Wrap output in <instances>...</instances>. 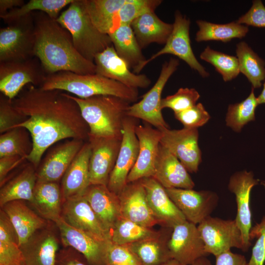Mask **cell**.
Wrapping results in <instances>:
<instances>
[{"label":"cell","instance_id":"cell-55","mask_svg":"<svg viewBox=\"0 0 265 265\" xmlns=\"http://www.w3.org/2000/svg\"><path fill=\"white\" fill-rule=\"evenodd\" d=\"M257 99L259 105L265 104V80L263 84V89Z\"/></svg>","mask_w":265,"mask_h":265},{"label":"cell","instance_id":"cell-18","mask_svg":"<svg viewBox=\"0 0 265 265\" xmlns=\"http://www.w3.org/2000/svg\"><path fill=\"white\" fill-rule=\"evenodd\" d=\"M135 132L139 152L137 160L128 175L127 184L153 176L161 137L159 130L148 125H137Z\"/></svg>","mask_w":265,"mask_h":265},{"label":"cell","instance_id":"cell-29","mask_svg":"<svg viewBox=\"0 0 265 265\" xmlns=\"http://www.w3.org/2000/svg\"><path fill=\"white\" fill-rule=\"evenodd\" d=\"M131 26L141 49L151 43L165 44L173 28V24L162 21L155 12L139 16Z\"/></svg>","mask_w":265,"mask_h":265},{"label":"cell","instance_id":"cell-39","mask_svg":"<svg viewBox=\"0 0 265 265\" xmlns=\"http://www.w3.org/2000/svg\"><path fill=\"white\" fill-rule=\"evenodd\" d=\"M32 147L31 134L24 127H17L0 135V158L19 156L27 159Z\"/></svg>","mask_w":265,"mask_h":265},{"label":"cell","instance_id":"cell-3","mask_svg":"<svg viewBox=\"0 0 265 265\" xmlns=\"http://www.w3.org/2000/svg\"><path fill=\"white\" fill-rule=\"evenodd\" d=\"M69 95L78 104L89 128V135L122 139L123 124L128 116L130 102L112 95H98L86 99Z\"/></svg>","mask_w":265,"mask_h":265},{"label":"cell","instance_id":"cell-19","mask_svg":"<svg viewBox=\"0 0 265 265\" xmlns=\"http://www.w3.org/2000/svg\"><path fill=\"white\" fill-rule=\"evenodd\" d=\"M93 62L96 74L130 88H146L151 83L146 75L131 72L127 63L117 54L112 44L97 54Z\"/></svg>","mask_w":265,"mask_h":265},{"label":"cell","instance_id":"cell-48","mask_svg":"<svg viewBox=\"0 0 265 265\" xmlns=\"http://www.w3.org/2000/svg\"><path fill=\"white\" fill-rule=\"evenodd\" d=\"M257 238L252 248L248 265H264L265 263V216L260 223L251 228L250 232L251 240Z\"/></svg>","mask_w":265,"mask_h":265},{"label":"cell","instance_id":"cell-16","mask_svg":"<svg viewBox=\"0 0 265 265\" xmlns=\"http://www.w3.org/2000/svg\"><path fill=\"white\" fill-rule=\"evenodd\" d=\"M259 183L253 173L246 171L236 172L231 176L229 190L236 196L237 213L235 220L239 228L243 240V251H247L251 245L250 232L252 228V214L250 207V194L252 188Z\"/></svg>","mask_w":265,"mask_h":265},{"label":"cell","instance_id":"cell-25","mask_svg":"<svg viewBox=\"0 0 265 265\" xmlns=\"http://www.w3.org/2000/svg\"><path fill=\"white\" fill-rule=\"evenodd\" d=\"M89 143L85 142L61 179L60 188L63 201L84 195L90 186L89 162Z\"/></svg>","mask_w":265,"mask_h":265},{"label":"cell","instance_id":"cell-28","mask_svg":"<svg viewBox=\"0 0 265 265\" xmlns=\"http://www.w3.org/2000/svg\"><path fill=\"white\" fill-rule=\"evenodd\" d=\"M1 208L15 230L20 246L26 243L37 231L46 228L45 219L22 200L11 201Z\"/></svg>","mask_w":265,"mask_h":265},{"label":"cell","instance_id":"cell-56","mask_svg":"<svg viewBox=\"0 0 265 265\" xmlns=\"http://www.w3.org/2000/svg\"><path fill=\"white\" fill-rule=\"evenodd\" d=\"M161 265H185L174 259H170Z\"/></svg>","mask_w":265,"mask_h":265},{"label":"cell","instance_id":"cell-2","mask_svg":"<svg viewBox=\"0 0 265 265\" xmlns=\"http://www.w3.org/2000/svg\"><path fill=\"white\" fill-rule=\"evenodd\" d=\"M32 13L35 34L34 56L40 60L47 75L60 71L82 75L96 73L94 62L77 51L66 29L43 12Z\"/></svg>","mask_w":265,"mask_h":265},{"label":"cell","instance_id":"cell-53","mask_svg":"<svg viewBox=\"0 0 265 265\" xmlns=\"http://www.w3.org/2000/svg\"><path fill=\"white\" fill-rule=\"evenodd\" d=\"M25 3L23 0H0V16Z\"/></svg>","mask_w":265,"mask_h":265},{"label":"cell","instance_id":"cell-14","mask_svg":"<svg viewBox=\"0 0 265 265\" xmlns=\"http://www.w3.org/2000/svg\"><path fill=\"white\" fill-rule=\"evenodd\" d=\"M165 190L186 220L195 225L210 216L218 201L217 195L211 191L177 188Z\"/></svg>","mask_w":265,"mask_h":265},{"label":"cell","instance_id":"cell-42","mask_svg":"<svg viewBox=\"0 0 265 265\" xmlns=\"http://www.w3.org/2000/svg\"><path fill=\"white\" fill-rule=\"evenodd\" d=\"M201 59L211 64L224 81L232 80L240 73L237 56L214 50L207 46L200 54Z\"/></svg>","mask_w":265,"mask_h":265},{"label":"cell","instance_id":"cell-22","mask_svg":"<svg viewBox=\"0 0 265 265\" xmlns=\"http://www.w3.org/2000/svg\"><path fill=\"white\" fill-rule=\"evenodd\" d=\"M55 223L57 226L61 241L81 253L90 265H105L106 241L100 240L89 234L68 224L61 217Z\"/></svg>","mask_w":265,"mask_h":265},{"label":"cell","instance_id":"cell-27","mask_svg":"<svg viewBox=\"0 0 265 265\" xmlns=\"http://www.w3.org/2000/svg\"><path fill=\"white\" fill-rule=\"evenodd\" d=\"M91 208L105 227L110 231L121 217L117 194L107 186L90 185L84 194Z\"/></svg>","mask_w":265,"mask_h":265},{"label":"cell","instance_id":"cell-40","mask_svg":"<svg viewBox=\"0 0 265 265\" xmlns=\"http://www.w3.org/2000/svg\"><path fill=\"white\" fill-rule=\"evenodd\" d=\"M74 0H30L20 7L9 11L0 16L4 22L9 23L36 11L43 12L52 19L56 20L62 9Z\"/></svg>","mask_w":265,"mask_h":265},{"label":"cell","instance_id":"cell-11","mask_svg":"<svg viewBox=\"0 0 265 265\" xmlns=\"http://www.w3.org/2000/svg\"><path fill=\"white\" fill-rule=\"evenodd\" d=\"M190 22L177 10L175 13L173 30L164 47L146 59L141 70L149 62L166 54L175 55L184 61L191 69L203 78L208 77L209 73L196 59L191 48L189 37Z\"/></svg>","mask_w":265,"mask_h":265},{"label":"cell","instance_id":"cell-17","mask_svg":"<svg viewBox=\"0 0 265 265\" xmlns=\"http://www.w3.org/2000/svg\"><path fill=\"white\" fill-rule=\"evenodd\" d=\"M61 217L70 225L100 240L110 239L109 231L97 217L84 194L64 200Z\"/></svg>","mask_w":265,"mask_h":265},{"label":"cell","instance_id":"cell-7","mask_svg":"<svg viewBox=\"0 0 265 265\" xmlns=\"http://www.w3.org/2000/svg\"><path fill=\"white\" fill-rule=\"evenodd\" d=\"M47 76L35 56L21 61L0 62V91L13 100L28 84L40 87Z\"/></svg>","mask_w":265,"mask_h":265},{"label":"cell","instance_id":"cell-41","mask_svg":"<svg viewBox=\"0 0 265 265\" xmlns=\"http://www.w3.org/2000/svg\"><path fill=\"white\" fill-rule=\"evenodd\" d=\"M254 89L252 88L249 95L245 100L228 106L226 125L236 132H240L245 125L255 120V110L259 104Z\"/></svg>","mask_w":265,"mask_h":265},{"label":"cell","instance_id":"cell-44","mask_svg":"<svg viewBox=\"0 0 265 265\" xmlns=\"http://www.w3.org/2000/svg\"><path fill=\"white\" fill-rule=\"evenodd\" d=\"M200 96L194 88H180L175 94L161 99L160 109L168 108L174 113L179 112L196 105Z\"/></svg>","mask_w":265,"mask_h":265},{"label":"cell","instance_id":"cell-9","mask_svg":"<svg viewBox=\"0 0 265 265\" xmlns=\"http://www.w3.org/2000/svg\"><path fill=\"white\" fill-rule=\"evenodd\" d=\"M197 228L208 255L216 256L233 247L243 250L241 233L235 219L209 216L198 224Z\"/></svg>","mask_w":265,"mask_h":265},{"label":"cell","instance_id":"cell-24","mask_svg":"<svg viewBox=\"0 0 265 265\" xmlns=\"http://www.w3.org/2000/svg\"><path fill=\"white\" fill-rule=\"evenodd\" d=\"M152 177L165 188L192 189L195 186L185 167L160 144Z\"/></svg>","mask_w":265,"mask_h":265},{"label":"cell","instance_id":"cell-13","mask_svg":"<svg viewBox=\"0 0 265 265\" xmlns=\"http://www.w3.org/2000/svg\"><path fill=\"white\" fill-rule=\"evenodd\" d=\"M167 246L171 258L185 265L208 255L197 226L187 220L172 228Z\"/></svg>","mask_w":265,"mask_h":265},{"label":"cell","instance_id":"cell-8","mask_svg":"<svg viewBox=\"0 0 265 265\" xmlns=\"http://www.w3.org/2000/svg\"><path fill=\"white\" fill-rule=\"evenodd\" d=\"M179 61L170 58L162 65L157 81L142 97V99L128 108V116L141 119L158 130L169 128L160 109L161 93L169 78L177 70Z\"/></svg>","mask_w":265,"mask_h":265},{"label":"cell","instance_id":"cell-5","mask_svg":"<svg viewBox=\"0 0 265 265\" xmlns=\"http://www.w3.org/2000/svg\"><path fill=\"white\" fill-rule=\"evenodd\" d=\"M56 20L70 32L77 51L88 60L93 62L97 54L112 45L108 35L92 23L84 0H74Z\"/></svg>","mask_w":265,"mask_h":265},{"label":"cell","instance_id":"cell-26","mask_svg":"<svg viewBox=\"0 0 265 265\" xmlns=\"http://www.w3.org/2000/svg\"><path fill=\"white\" fill-rule=\"evenodd\" d=\"M20 247L23 265H55L58 242L51 231L45 228L37 231Z\"/></svg>","mask_w":265,"mask_h":265},{"label":"cell","instance_id":"cell-54","mask_svg":"<svg viewBox=\"0 0 265 265\" xmlns=\"http://www.w3.org/2000/svg\"><path fill=\"white\" fill-rule=\"evenodd\" d=\"M191 265H212L211 262L206 257H202L196 260Z\"/></svg>","mask_w":265,"mask_h":265},{"label":"cell","instance_id":"cell-21","mask_svg":"<svg viewBox=\"0 0 265 265\" xmlns=\"http://www.w3.org/2000/svg\"><path fill=\"white\" fill-rule=\"evenodd\" d=\"M118 196L122 217L151 228L160 224L149 206L140 180L127 184Z\"/></svg>","mask_w":265,"mask_h":265},{"label":"cell","instance_id":"cell-12","mask_svg":"<svg viewBox=\"0 0 265 265\" xmlns=\"http://www.w3.org/2000/svg\"><path fill=\"white\" fill-rule=\"evenodd\" d=\"M159 130L161 132L160 144L173 154L188 172H197L202 160L197 129Z\"/></svg>","mask_w":265,"mask_h":265},{"label":"cell","instance_id":"cell-46","mask_svg":"<svg viewBox=\"0 0 265 265\" xmlns=\"http://www.w3.org/2000/svg\"><path fill=\"white\" fill-rule=\"evenodd\" d=\"M26 117L14 107L12 100L1 93L0 95V133H2L17 127Z\"/></svg>","mask_w":265,"mask_h":265},{"label":"cell","instance_id":"cell-33","mask_svg":"<svg viewBox=\"0 0 265 265\" xmlns=\"http://www.w3.org/2000/svg\"><path fill=\"white\" fill-rule=\"evenodd\" d=\"M127 0H84L90 19L102 33L109 35L120 26L118 12Z\"/></svg>","mask_w":265,"mask_h":265},{"label":"cell","instance_id":"cell-10","mask_svg":"<svg viewBox=\"0 0 265 265\" xmlns=\"http://www.w3.org/2000/svg\"><path fill=\"white\" fill-rule=\"evenodd\" d=\"M137 119L127 116L123 124L121 144L107 187L119 194L127 185V178L138 157L139 142L135 132Z\"/></svg>","mask_w":265,"mask_h":265},{"label":"cell","instance_id":"cell-52","mask_svg":"<svg viewBox=\"0 0 265 265\" xmlns=\"http://www.w3.org/2000/svg\"><path fill=\"white\" fill-rule=\"evenodd\" d=\"M55 265H90L83 262L76 256L63 253L56 259Z\"/></svg>","mask_w":265,"mask_h":265},{"label":"cell","instance_id":"cell-37","mask_svg":"<svg viewBox=\"0 0 265 265\" xmlns=\"http://www.w3.org/2000/svg\"><path fill=\"white\" fill-rule=\"evenodd\" d=\"M169 237L163 240H160V237L151 238L126 245L135 255L141 265H161L172 259L167 246Z\"/></svg>","mask_w":265,"mask_h":265},{"label":"cell","instance_id":"cell-49","mask_svg":"<svg viewBox=\"0 0 265 265\" xmlns=\"http://www.w3.org/2000/svg\"><path fill=\"white\" fill-rule=\"evenodd\" d=\"M238 23L257 27H265V6L260 0L253 1L252 5L236 21Z\"/></svg>","mask_w":265,"mask_h":265},{"label":"cell","instance_id":"cell-23","mask_svg":"<svg viewBox=\"0 0 265 265\" xmlns=\"http://www.w3.org/2000/svg\"><path fill=\"white\" fill-rule=\"evenodd\" d=\"M140 180L145 190L149 206L160 224L172 228L186 220L168 196L165 188L156 180L149 177Z\"/></svg>","mask_w":265,"mask_h":265},{"label":"cell","instance_id":"cell-15","mask_svg":"<svg viewBox=\"0 0 265 265\" xmlns=\"http://www.w3.org/2000/svg\"><path fill=\"white\" fill-rule=\"evenodd\" d=\"M91 147L89 162L90 185L107 186L115 166L122 139L88 135Z\"/></svg>","mask_w":265,"mask_h":265},{"label":"cell","instance_id":"cell-34","mask_svg":"<svg viewBox=\"0 0 265 265\" xmlns=\"http://www.w3.org/2000/svg\"><path fill=\"white\" fill-rule=\"evenodd\" d=\"M196 24L199 30L196 33L195 40L198 42L208 41L228 42L234 38L245 37L249 31L248 26L237 22L217 24L198 20Z\"/></svg>","mask_w":265,"mask_h":265},{"label":"cell","instance_id":"cell-6","mask_svg":"<svg viewBox=\"0 0 265 265\" xmlns=\"http://www.w3.org/2000/svg\"><path fill=\"white\" fill-rule=\"evenodd\" d=\"M35 34L30 13L0 29V62L16 61L34 57Z\"/></svg>","mask_w":265,"mask_h":265},{"label":"cell","instance_id":"cell-43","mask_svg":"<svg viewBox=\"0 0 265 265\" xmlns=\"http://www.w3.org/2000/svg\"><path fill=\"white\" fill-rule=\"evenodd\" d=\"M161 0H127L118 12L120 25L131 24L137 18L149 12H155Z\"/></svg>","mask_w":265,"mask_h":265},{"label":"cell","instance_id":"cell-57","mask_svg":"<svg viewBox=\"0 0 265 265\" xmlns=\"http://www.w3.org/2000/svg\"><path fill=\"white\" fill-rule=\"evenodd\" d=\"M261 184L264 186L265 187V181H263L261 182Z\"/></svg>","mask_w":265,"mask_h":265},{"label":"cell","instance_id":"cell-4","mask_svg":"<svg viewBox=\"0 0 265 265\" xmlns=\"http://www.w3.org/2000/svg\"><path fill=\"white\" fill-rule=\"evenodd\" d=\"M39 87L44 90H61L81 99L98 95H112L132 103L136 102L138 98V89L96 73L82 75L60 71L48 75Z\"/></svg>","mask_w":265,"mask_h":265},{"label":"cell","instance_id":"cell-1","mask_svg":"<svg viewBox=\"0 0 265 265\" xmlns=\"http://www.w3.org/2000/svg\"><path fill=\"white\" fill-rule=\"evenodd\" d=\"M12 103L26 117L17 127L26 128L31 134L33 147L27 160L36 169L45 152L55 143L70 139L88 140V125L78 104L67 93L30 85Z\"/></svg>","mask_w":265,"mask_h":265},{"label":"cell","instance_id":"cell-35","mask_svg":"<svg viewBox=\"0 0 265 265\" xmlns=\"http://www.w3.org/2000/svg\"><path fill=\"white\" fill-rule=\"evenodd\" d=\"M23 255L15 230L8 216L0 212V265H23Z\"/></svg>","mask_w":265,"mask_h":265},{"label":"cell","instance_id":"cell-51","mask_svg":"<svg viewBox=\"0 0 265 265\" xmlns=\"http://www.w3.org/2000/svg\"><path fill=\"white\" fill-rule=\"evenodd\" d=\"M215 265H248L245 257L228 250L217 256Z\"/></svg>","mask_w":265,"mask_h":265},{"label":"cell","instance_id":"cell-45","mask_svg":"<svg viewBox=\"0 0 265 265\" xmlns=\"http://www.w3.org/2000/svg\"><path fill=\"white\" fill-rule=\"evenodd\" d=\"M105 265H141V263L126 245H120L110 239L106 242Z\"/></svg>","mask_w":265,"mask_h":265},{"label":"cell","instance_id":"cell-30","mask_svg":"<svg viewBox=\"0 0 265 265\" xmlns=\"http://www.w3.org/2000/svg\"><path fill=\"white\" fill-rule=\"evenodd\" d=\"M112 44L119 57L132 68L133 73L139 74L146 59L136 39L131 24L120 25L108 35Z\"/></svg>","mask_w":265,"mask_h":265},{"label":"cell","instance_id":"cell-38","mask_svg":"<svg viewBox=\"0 0 265 265\" xmlns=\"http://www.w3.org/2000/svg\"><path fill=\"white\" fill-rule=\"evenodd\" d=\"M160 233L121 217L110 231V239L114 243L126 245L136 241L159 238Z\"/></svg>","mask_w":265,"mask_h":265},{"label":"cell","instance_id":"cell-31","mask_svg":"<svg viewBox=\"0 0 265 265\" xmlns=\"http://www.w3.org/2000/svg\"><path fill=\"white\" fill-rule=\"evenodd\" d=\"M63 202L57 182L37 180L31 203L41 217L55 222L61 217Z\"/></svg>","mask_w":265,"mask_h":265},{"label":"cell","instance_id":"cell-32","mask_svg":"<svg viewBox=\"0 0 265 265\" xmlns=\"http://www.w3.org/2000/svg\"><path fill=\"white\" fill-rule=\"evenodd\" d=\"M36 169L30 163L18 174L0 186V206L15 200L31 203L37 180Z\"/></svg>","mask_w":265,"mask_h":265},{"label":"cell","instance_id":"cell-36","mask_svg":"<svg viewBox=\"0 0 265 265\" xmlns=\"http://www.w3.org/2000/svg\"><path fill=\"white\" fill-rule=\"evenodd\" d=\"M237 57L240 73L251 83L253 89L261 87L265 80V61L245 42L237 45Z\"/></svg>","mask_w":265,"mask_h":265},{"label":"cell","instance_id":"cell-50","mask_svg":"<svg viewBox=\"0 0 265 265\" xmlns=\"http://www.w3.org/2000/svg\"><path fill=\"white\" fill-rule=\"evenodd\" d=\"M27 160L19 156H9L0 158V186L5 182L6 178L11 171Z\"/></svg>","mask_w":265,"mask_h":265},{"label":"cell","instance_id":"cell-47","mask_svg":"<svg viewBox=\"0 0 265 265\" xmlns=\"http://www.w3.org/2000/svg\"><path fill=\"white\" fill-rule=\"evenodd\" d=\"M174 116L185 128L196 129L204 125L211 118L200 103L185 110L174 113Z\"/></svg>","mask_w":265,"mask_h":265},{"label":"cell","instance_id":"cell-20","mask_svg":"<svg viewBox=\"0 0 265 265\" xmlns=\"http://www.w3.org/2000/svg\"><path fill=\"white\" fill-rule=\"evenodd\" d=\"M85 142L78 139H66L51 148L36 170L37 181L57 182L62 179Z\"/></svg>","mask_w":265,"mask_h":265}]
</instances>
